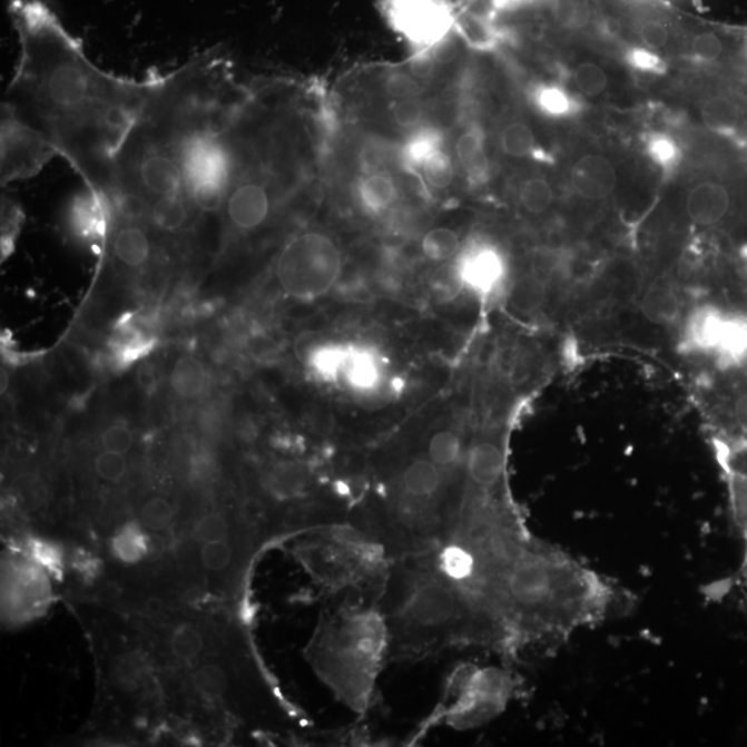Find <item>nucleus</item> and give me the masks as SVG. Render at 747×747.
Here are the masks:
<instances>
[{
  "label": "nucleus",
  "mask_w": 747,
  "mask_h": 747,
  "mask_svg": "<svg viewBox=\"0 0 747 747\" xmlns=\"http://www.w3.org/2000/svg\"><path fill=\"white\" fill-rule=\"evenodd\" d=\"M535 107L545 116L562 118L576 111V102L563 89L543 85L534 90Z\"/></svg>",
  "instance_id": "b1692460"
},
{
  "label": "nucleus",
  "mask_w": 747,
  "mask_h": 747,
  "mask_svg": "<svg viewBox=\"0 0 747 747\" xmlns=\"http://www.w3.org/2000/svg\"><path fill=\"white\" fill-rule=\"evenodd\" d=\"M342 379L357 391H372L381 380L379 358L372 351L350 346Z\"/></svg>",
  "instance_id": "412c9836"
},
{
  "label": "nucleus",
  "mask_w": 747,
  "mask_h": 747,
  "mask_svg": "<svg viewBox=\"0 0 747 747\" xmlns=\"http://www.w3.org/2000/svg\"><path fill=\"white\" fill-rule=\"evenodd\" d=\"M56 598L55 580L24 551L6 547L2 562V618L19 627L41 618Z\"/></svg>",
  "instance_id": "0eeeda50"
},
{
  "label": "nucleus",
  "mask_w": 747,
  "mask_h": 747,
  "mask_svg": "<svg viewBox=\"0 0 747 747\" xmlns=\"http://www.w3.org/2000/svg\"><path fill=\"white\" fill-rule=\"evenodd\" d=\"M648 153L652 161L658 164L661 169H671L678 163V148L675 140L667 136H653L648 142Z\"/></svg>",
  "instance_id": "c9c22d12"
},
{
  "label": "nucleus",
  "mask_w": 747,
  "mask_h": 747,
  "mask_svg": "<svg viewBox=\"0 0 747 747\" xmlns=\"http://www.w3.org/2000/svg\"><path fill=\"white\" fill-rule=\"evenodd\" d=\"M444 148V136L438 128L424 127L412 130L401 148H399V159L409 170H417L430 159L433 154Z\"/></svg>",
  "instance_id": "a211bd4d"
},
{
  "label": "nucleus",
  "mask_w": 747,
  "mask_h": 747,
  "mask_svg": "<svg viewBox=\"0 0 747 747\" xmlns=\"http://www.w3.org/2000/svg\"><path fill=\"white\" fill-rule=\"evenodd\" d=\"M306 659L336 699L358 715L367 712L387 665V637L380 608L330 603L306 648Z\"/></svg>",
  "instance_id": "7ed1b4c3"
},
{
  "label": "nucleus",
  "mask_w": 747,
  "mask_h": 747,
  "mask_svg": "<svg viewBox=\"0 0 747 747\" xmlns=\"http://www.w3.org/2000/svg\"><path fill=\"white\" fill-rule=\"evenodd\" d=\"M294 554L328 603L379 607L391 560L352 524L313 530L295 538Z\"/></svg>",
  "instance_id": "20e7f679"
},
{
  "label": "nucleus",
  "mask_w": 747,
  "mask_h": 747,
  "mask_svg": "<svg viewBox=\"0 0 747 747\" xmlns=\"http://www.w3.org/2000/svg\"><path fill=\"white\" fill-rule=\"evenodd\" d=\"M501 147L511 157L523 158L534 151L535 138L533 130L523 122L507 125L501 134Z\"/></svg>",
  "instance_id": "bb28decb"
},
{
  "label": "nucleus",
  "mask_w": 747,
  "mask_h": 747,
  "mask_svg": "<svg viewBox=\"0 0 747 747\" xmlns=\"http://www.w3.org/2000/svg\"><path fill=\"white\" fill-rule=\"evenodd\" d=\"M358 198L364 208L373 214H384L399 198L395 179L384 170H372L357 185Z\"/></svg>",
  "instance_id": "6ab92c4d"
},
{
  "label": "nucleus",
  "mask_w": 747,
  "mask_h": 747,
  "mask_svg": "<svg viewBox=\"0 0 747 747\" xmlns=\"http://www.w3.org/2000/svg\"><path fill=\"white\" fill-rule=\"evenodd\" d=\"M2 141V185L31 179L59 156L55 147L38 130L21 121L8 102H2L0 116Z\"/></svg>",
  "instance_id": "6e6552de"
},
{
  "label": "nucleus",
  "mask_w": 747,
  "mask_h": 747,
  "mask_svg": "<svg viewBox=\"0 0 747 747\" xmlns=\"http://www.w3.org/2000/svg\"><path fill=\"white\" fill-rule=\"evenodd\" d=\"M455 154L471 181L483 180L488 174L486 136L482 128L471 127L460 135Z\"/></svg>",
  "instance_id": "aec40b11"
},
{
  "label": "nucleus",
  "mask_w": 747,
  "mask_h": 747,
  "mask_svg": "<svg viewBox=\"0 0 747 747\" xmlns=\"http://www.w3.org/2000/svg\"><path fill=\"white\" fill-rule=\"evenodd\" d=\"M636 30L643 48L651 50L664 49L671 38L670 27L658 17H643L637 22Z\"/></svg>",
  "instance_id": "c756f323"
},
{
  "label": "nucleus",
  "mask_w": 747,
  "mask_h": 747,
  "mask_svg": "<svg viewBox=\"0 0 747 747\" xmlns=\"http://www.w3.org/2000/svg\"><path fill=\"white\" fill-rule=\"evenodd\" d=\"M421 249L432 262L455 259L461 250L459 234L449 227H436L422 238Z\"/></svg>",
  "instance_id": "4be33fe9"
},
{
  "label": "nucleus",
  "mask_w": 747,
  "mask_h": 747,
  "mask_svg": "<svg viewBox=\"0 0 747 747\" xmlns=\"http://www.w3.org/2000/svg\"><path fill=\"white\" fill-rule=\"evenodd\" d=\"M157 344L156 321L147 313L127 315L116 324L108 347L117 367H129L151 353Z\"/></svg>",
  "instance_id": "9b49d317"
},
{
  "label": "nucleus",
  "mask_w": 747,
  "mask_h": 747,
  "mask_svg": "<svg viewBox=\"0 0 747 747\" xmlns=\"http://www.w3.org/2000/svg\"><path fill=\"white\" fill-rule=\"evenodd\" d=\"M519 199L529 214L541 215L549 210L554 202V191L545 179L532 178L523 181L519 190Z\"/></svg>",
  "instance_id": "a878e982"
},
{
  "label": "nucleus",
  "mask_w": 747,
  "mask_h": 747,
  "mask_svg": "<svg viewBox=\"0 0 747 747\" xmlns=\"http://www.w3.org/2000/svg\"><path fill=\"white\" fill-rule=\"evenodd\" d=\"M724 41L720 33L711 30L695 33L691 50L695 57L704 61H715L724 53Z\"/></svg>",
  "instance_id": "f704fd0d"
},
{
  "label": "nucleus",
  "mask_w": 747,
  "mask_h": 747,
  "mask_svg": "<svg viewBox=\"0 0 747 747\" xmlns=\"http://www.w3.org/2000/svg\"><path fill=\"white\" fill-rule=\"evenodd\" d=\"M701 116H704L707 127L716 130H728L737 122L738 110L731 101L717 97V99L706 102Z\"/></svg>",
  "instance_id": "c85d7f7f"
},
{
  "label": "nucleus",
  "mask_w": 747,
  "mask_h": 747,
  "mask_svg": "<svg viewBox=\"0 0 747 747\" xmlns=\"http://www.w3.org/2000/svg\"><path fill=\"white\" fill-rule=\"evenodd\" d=\"M687 214L695 225L709 227L720 224L731 208V196L726 186L704 181L695 186L687 198Z\"/></svg>",
  "instance_id": "4468645a"
},
{
  "label": "nucleus",
  "mask_w": 747,
  "mask_h": 747,
  "mask_svg": "<svg viewBox=\"0 0 747 747\" xmlns=\"http://www.w3.org/2000/svg\"><path fill=\"white\" fill-rule=\"evenodd\" d=\"M95 443L97 448L102 450H110V452L122 454H132L136 444H138V439H136V433L132 427L125 424V422L116 421L101 427L100 432L97 433Z\"/></svg>",
  "instance_id": "5701e85b"
},
{
  "label": "nucleus",
  "mask_w": 747,
  "mask_h": 747,
  "mask_svg": "<svg viewBox=\"0 0 747 747\" xmlns=\"http://www.w3.org/2000/svg\"><path fill=\"white\" fill-rule=\"evenodd\" d=\"M431 288L439 299L450 301L459 296L464 289V284L461 282L455 265L450 266V269L438 272L436 276L432 278Z\"/></svg>",
  "instance_id": "e433bc0d"
},
{
  "label": "nucleus",
  "mask_w": 747,
  "mask_h": 747,
  "mask_svg": "<svg viewBox=\"0 0 747 747\" xmlns=\"http://www.w3.org/2000/svg\"><path fill=\"white\" fill-rule=\"evenodd\" d=\"M717 362L726 367L739 366L747 361V317L727 313L715 353Z\"/></svg>",
  "instance_id": "f3484780"
},
{
  "label": "nucleus",
  "mask_w": 747,
  "mask_h": 747,
  "mask_svg": "<svg viewBox=\"0 0 747 747\" xmlns=\"http://www.w3.org/2000/svg\"><path fill=\"white\" fill-rule=\"evenodd\" d=\"M640 309L656 326H671L682 315L681 296L669 284H655L641 296Z\"/></svg>",
  "instance_id": "dca6fc26"
},
{
  "label": "nucleus",
  "mask_w": 747,
  "mask_h": 747,
  "mask_svg": "<svg viewBox=\"0 0 747 747\" xmlns=\"http://www.w3.org/2000/svg\"><path fill=\"white\" fill-rule=\"evenodd\" d=\"M380 612L387 665L419 661L450 648L481 647L517 655L505 627L438 550L391 561Z\"/></svg>",
  "instance_id": "f03ea898"
},
{
  "label": "nucleus",
  "mask_w": 747,
  "mask_h": 747,
  "mask_svg": "<svg viewBox=\"0 0 747 747\" xmlns=\"http://www.w3.org/2000/svg\"><path fill=\"white\" fill-rule=\"evenodd\" d=\"M387 13L393 27L420 48L448 41L455 26L453 10L444 0H391Z\"/></svg>",
  "instance_id": "1a4fd4ad"
},
{
  "label": "nucleus",
  "mask_w": 747,
  "mask_h": 747,
  "mask_svg": "<svg viewBox=\"0 0 747 747\" xmlns=\"http://www.w3.org/2000/svg\"><path fill=\"white\" fill-rule=\"evenodd\" d=\"M169 387L174 396L184 402H194L204 396L208 387V372L202 358L193 355L176 358L169 373Z\"/></svg>",
  "instance_id": "2eb2a0df"
},
{
  "label": "nucleus",
  "mask_w": 747,
  "mask_h": 747,
  "mask_svg": "<svg viewBox=\"0 0 747 747\" xmlns=\"http://www.w3.org/2000/svg\"><path fill=\"white\" fill-rule=\"evenodd\" d=\"M20 56L4 102L102 198L114 159L145 106L151 78L100 70L42 0H10Z\"/></svg>",
  "instance_id": "f257e3e1"
},
{
  "label": "nucleus",
  "mask_w": 747,
  "mask_h": 747,
  "mask_svg": "<svg viewBox=\"0 0 747 747\" xmlns=\"http://www.w3.org/2000/svg\"><path fill=\"white\" fill-rule=\"evenodd\" d=\"M727 313L711 304L695 306L682 321L680 350L686 355H712Z\"/></svg>",
  "instance_id": "f8f14e48"
},
{
  "label": "nucleus",
  "mask_w": 747,
  "mask_h": 747,
  "mask_svg": "<svg viewBox=\"0 0 747 747\" xmlns=\"http://www.w3.org/2000/svg\"><path fill=\"white\" fill-rule=\"evenodd\" d=\"M384 89L393 100L417 99L422 88L413 73L396 71L385 78Z\"/></svg>",
  "instance_id": "473e14b6"
},
{
  "label": "nucleus",
  "mask_w": 747,
  "mask_h": 747,
  "mask_svg": "<svg viewBox=\"0 0 747 747\" xmlns=\"http://www.w3.org/2000/svg\"><path fill=\"white\" fill-rule=\"evenodd\" d=\"M627 60H629L632 67L640 71L660 72L664 70V65H661L658 55H656L655 50L651 49H631Z\"/></svg>",
  "instance_id": "58836bf2"
},
{
  "label": "nucleus",
  "mask_w": 747,
  "mask_h": 747,
  "mask_svg": "<svg viewBox=\"0 0 747 747\" xmlns=\"http://www.w3.org/2000/svg\"><path fill=\"white\" fill-rule=\"evenodd\" d=\"M574 83L581 94L587 96H598L608 87V77L606 71L594 62H583L574 71Z\"/></svg>",
  "instance_id": "7c9ffc66"
},
{
  "label": "nucleus",
  "mask_w": 747,
  "mask_h": 747,
  "mask_svg": "<svg viewBox=\"0 0 747 747\" xmlns=\"http://www.w3.org/2000/svg\"><path fill=\"white\" fill-rule=\"evenodd\" d=\"M342 276V255L333 237L321 230L294 234L275 262V277L284 294L311 302L327 295Z\"/></svg>",
  "instance_id": "39448f33"
},
{
  "label": "nucleus",
  "mask_w": 747,
  "mask_h": 747,
  "mask_svg": "<svg viewBox=\"0 0 747 747\" xmlns=\"http://www.w3.org/2000/svg\"><path fill=\"white\" fill-rule=\"evenodd\" d=\"M420 174L432 188L444 190L453 184L455 176L452 156L442 148L422 165Z\"/></svg>",
  "instance_id": "393cba45"
},
{
  "label": "nucleus",
  "mask_w": 747,
  "mask_h": 747,
  "mask_svg": "<svg viewBox=\"0 0 747 747\" xmlns=\"http://www.w3.org/2000/svg\"><path fill=\"white\" fill-rule=\"evenodd\" d=\"M464 288L483 299L498 296L507 278L505 256L495 245L476 242L460 250L454 261Z\"/></svg>",
  "instance_id": "9d476101"
},
{
  "label": "nucleus",
  "mask_w": 747,
  "mask_h": 747,
  "mask_svg": "<svg viewBox=\"0 0 747 747\" xmlns=\"http://www.w3.org/2000/svg\"><path fill=\"white\" fill-rule=\"evenodd\" d=\"M22 215L20 208L11 202V199L3 197L2 199V259L9 258L13 253L17 234L20 230V222Z\"/></svg>",
  "instance_id": "2f4dec72"
},
{
  "label": "nucleus",
  "mask_w": 747,
  "mask_h": 747,
  "mask_svg": "<svg viewBox=\"0 0 747 747\" xmlns=\"http://www.w3.org/2000/svg\"><path fill=\"white\" fill-rule=\"evenodd\" d=\"M424 105L419 99L393 100L391 117L399 127L404 129L420 128L424 119Z\"/></svg>",
  "instance_id": "72a5a7b5"
},
{
  "label": "nucleus",
  "mask_w": 747,
  "mask_h": 747,
  "mask_svg": "<svg viewBox=\"0 0 747 747\" xmlns=\"http://www.w3.org/2000/svg\"><path fill=\"white\" fill-rule=\"evenodd\" d=\"M731 413L735 430L734 438L733 441L721 443L723 449L747 443V391L739 393L738 397L735 399Z\"/></svg>",
  "instance_id": "4c0bfd02"
},
{
  "label": "nucleus",
  "mask_w": 747,
  "mask_h": 747,
  "mask_svg": "<svg viewBox=\"0 0 747 747\" xmlns=\"http://www.w3.org/2000/svg\"><path fill=\"white\" fill-rule=\"evenodd\" d=\"M572 185L580 197L601 202L615 191L618 174L608 158L589 154L573 165Z\"/></svg>",
  "instance_id": "ddd939ff"
},
{
  "label": "nucleus",
  "mask_w": 747,
  "mask_h": 747,
  "mask_svg": "<svg viewBox=\"0 0 747 747\" xmlns=\"http://www.w3.org/2000/svg\"><path fill=\"white\" fill-rule=\"evenodd\" d=\"M511 677L504 670L468 666L454 672L449 682L439 718L454 728H471L490 720L511 698Z\"/></svg>",
  "instance_id": "423d86ee"
},
{
  "label": "nucleus",
  "mask_w": 747,
  "mask_h": 747,
  "mask_svg": "<svg viewBox=\"0 0 747 747\" xmlns=\"http://www.w3.org/2000/svg\"><path fill=\"white\" fill-rule=\"evenodd\" d=\"M543 299V284L535 278H524V281L518 282L510 293L512 306L521 313L538 311Z\"/></svg>",
  "instance_id": "cd10ccee"
}]
</instances>
